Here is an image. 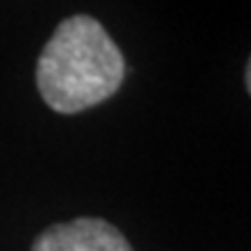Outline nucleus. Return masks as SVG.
<instances>
[{
    "instance_id": "3",
    "label": "nucleus",
    "mask_w": 251,
    "mask_h": 251,
    "mask_svg": "<svg viewBox=\"0 0 251 251\" xmlns=\"http://www.w3.org/2000/svg\"><path fill=\"white\" fill-rule=\"evenodd\" d=\"M244 81H247V91L251 96V58H249V65H247V75H244Z\"/></svg>"
},
{
    "instance_id": "1",
    "label": "nucleus",
    "mask_w": 251,
    "mask_h": 251,
    "mask_svg": "<svg viewBox=\"0 0 251 251\" xmlns=\"http://www.w3.org/2000/svg\"><path fill=\"white\" fill-rule=\"evenodd\" d=\"M124 77L121 49L107 30L86 14L65 19L37 61L40 96L61 114H77L112 98Z\"/></svg>"
},
{
    "instance_id": "2",
    "label": "nucleus",
    "mask_w": 251,
    "mask_h": 251,
    "mask_svg": "<svg viewBox=\"0 0 251 251\" xmlns=\"http://www.w3.org/2000/svg\"><path fill=\"white\" fill-rule=\"evenodd\" d=\"M33 251H133L121 230L102 219L81 216L37 235Z\"/></svg>"
}]
</instances>
